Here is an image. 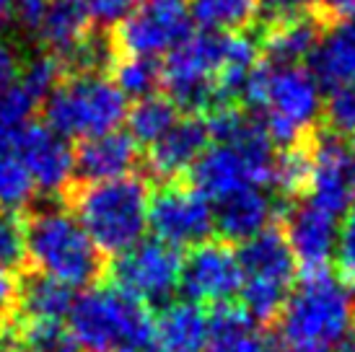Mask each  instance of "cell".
Listing matches in <instances>:
<instances>
[{
	"instance_id": "6da1fadb",
	"label": "cell",
	"mask_w": 355,
	"mask_h": 352,
	"mask_svg": "<svg viewBox=\"0 0 355 352\" xmlns=\"http://www.w3.org/2000/svg\"><path fill=\"white\" fill-rule=\"evenodd\" d=\"M355 332V295L329 270L304 272L277 316L280 352H337Z\"/></svg>"
},
{
	"instance_id": "7a4b0ae2",
	"label": "cell",
	"mask_w": 355,
	"mask_h": 352,
	"mask_svg": "<svg viewBox=\"0 0 355 352\" xmlns=\"http://www.w3.org/2000/svg\"><path fill=\"white\" fill-rule=\"evenodd\" d=\"M241 104L252 109L272 146L293 148L316 132L322 117V86L309 68H270L259 62L249 76Z\"/></svg>"
},
{
	"instance_id": "3957f363",
	"label": "cell",
	"mask_w": 355,
	"mask_h": 352,
	"mask_svg": "<svg viewBox=\"0 0 355 352\" xmlns=\"http://www.w3.org/2000/svg\"><path fill=\"white\" fill-rule=\"evenodd\" d=\"M68 210L101 254L119 256L138 246L148 231L150 189L138 174L99 184H73Z\"/></svg>"
},
{
	"instance_id": "277c9868",
	"label": "cell",
	"mask_w": 355,
	"mask_h": 352,
	"mask_svg": "<svg viewBox=\"0 0 355 352\" xmlns=\"http://www.w3.org/2000/svg\"><path fill=\"white\" fill-rule=\"evenodd\" d=\"M26 262L34 272L47 274L58 283L76 288H94L107 272L104 254L83 231L76 215L62 205L31 207L24 220Z\"/></svg>"
},
{
	"instance_id": "5b68a950",
	"label": "cell",
	"mask_w": 355,
	"mask_h": 352,
	"mask_svg": "<svg viewBox=\"0 0 355 352\" xmlns=\"http://www.w3.org/2000/svg\"><path fill=\"white\" fill-rule=\"evenodd\" d=\"M68 319L70 334L83 352H146L153 347L148 306L112 285H94L76 295Z\"/></svg>"
},
{
	"instance_id": "8992f818",
	"label": "cell",
	"mask_w": 355,
	"mask_h": 352,
	"mask_svg": "<svg viewBox=\"0 0 355 352\" xmlns=\"http://www.w3.org/2000/svg\"><path fill=\"white\" fill-rule=\"evenodd\" d=\"M47 127L58 135L99 137L128 119V98L104 73H70L44 101Z\"/></svg>"
},
{
	"instance_id": "52a82bcc",
	"label": "cell",
	"mask_w": 355,
	"mask_h": 352,
	"mask_svg": "<svg viewBox=\"0 0 355 352\" xmlns=\"http://www.w3.org/2000/svg\"><path fill=\"white\" fill-rule=\"evenodd\" d=\"M241 267V311L254 324L277 322L296 283V256L280 228H267L241 244L236 252Z\"/></svg>"
},
{
	"instance_id": "ba28073f",
	"label": "cell",
	"mask_w": 355,
	"mask_h": 352,
	"mask_svg": "<svg viewBox=\"0 0 355 352\" xmlns=\"http://www.w3.org/2000/svg\"><path fill=\"white\" fill-rule=\"evenodd\" d=\"M226 34L198 31L182 42L161 65V88L177 109L207 114L218 104L216 73L223 55Z\"/></svg>"
},
{
	"instance_id": "9c48e42d",
	"label": "cell",
	"mask_w": 355,
	"mask_h": 352,
	"mask_svg": "<svg viewBox=\"0 0 355 352\" xmlns=\"http://www.w3.org/2000/svg\"><path fill=\"white\" fill-rule=\"evenodd\" d=\"M192 34V16L184 0H143L114 29V49L122 58L171 55Z\"/></svg>"
},
{
	"instance_id": "30bf717a",
	"label": "cell",
	"mask_w": 355,
	"mask_h": 352,
	"mask_svg": "<svg viewBox=\"0 0 355 352\" xmlns=\"http://www.w3.org/2000/svg\"><path fill=\"white\" fill-rule=\"evenodd\" d=\"M182 256L161 241H140L130 252L114 256L109 267L112 288L143 306H166L179 290Z\"/></svg>"
},
{
	"instance_id": "8fae6325",
	"label": "cell",
	"mask_w": 355,
	"mask_h": 352,
	"mask_svg": "<svg viewBox=\"0 0 355 352\" xmlns=\"http://www.w3.org/2000/svg\"><path fill=\"white\" fill-rule=\"evenodd\" d=\"M148 228L171 249H195L216 234V213L189 184H164L150 197Z\"/></svg>"
},
{
	"instance_id": "7c38bea8",
	"label": "cell",
	"mask_w": 355,
	"mask_h": 352,
	"mask_svg": "<svg viewBox=\"0 0 355 352\" xmlns=\"http://www.w3.org/2000/svg\"><path fill=\"white\" fill-rule=\"evenodd\" d=\"M309 150L311 179L306 202L335 218L345 215L355 205V148L324 130L309 137Z\"/></svg>"
},
{
	"instance_id": "4fadbf2b",
	"label": "cell",
	"mask_w": 355,
	"mask_h": 352,
	"mask_svg": "<svg viewBox=\"0 0 355 352\" xmlns=\"http://www.w3.org/2000/svg\"><path fill=\"white\" fill-rule=\"evenodd\" d=\"M179 290L195 306H231L241 293V267L226 241H205L182 259Z\"/></svg>"
},
{
	"instance_id": "5bb4252c",
	"label": "cell",
	"mask_w": 355,
	"mask_h": 352,
	"mask_svg": "<svg viewBox=\"0 0 355 352\" xmlns=\"http://www.w3.org/2000/svg\"><path fill=\"white\" fill-rule=\"evenodd\" d=\"M19 150L34 189L44 195H62L73 186L76 179L73 148L55 130L29 122L26 127L19 130Z\"/></svg>"
},
{
	"instance_id": "9a60e30c",
	"label": "cell",
	"mask_w": 355,
	"mask_h": 352,
	"mask_svg": "<svg viewBox=\"0 0 355 352\" xmlns=\"http://www.w3.org/2000/svg\"><path fill=\"white\" fill-rule=\"evenodd\" d=\"M337 218L309 205V202H293L286 213V236L291 252L296 256V264L304 267V272H322L329 270V262L337 252Z\"/></svg>"
},
{
	"instance_id": "2e32d148",
	"label": "cell",
	"mask_w": 355,
	"mask_h": 352,
	"mask_svg": "<svg viewBox=\"0 0 355 352\" xmlns=\"http://www.w3.org/2000/svg\"><path fill=\"white\" fill-rule=\"evenodd\" d=\"M210 140L213 135L207 130L205 117L192 114V117L177 119L174 127L148 148L150 174L161 179L164 184H174V179L192 171L200 156L213 146Z\"/></svg>"
},
{
	"instance_id": "e0dca14e",
	"label": "cell",
	"mask_w": 355,
	"mask_h": 352,
	"mask_svg": "<svg viewBox=\"0 0 355 352\" xmlns=\"http://www.w3.org/2000/svg\"><path fill=\"white\" fill-rule=\"evenodd\" d=\"M138 158V143L130 137V132L114 130L107 135L80 140V146L73 150L76 179H80V184H99L132 176Z\"/></svg>"
},
{
	"instance_id": "ac0fdd59",
	"label": "cell",
	"mask_w": 355,
	"mask_h": 352,
	"mask_svg": "<svg viewBox=\"0 0 355 352\" xmlns=\"http://www.w3.org/2000/svg\"><path fill=\"white\" fill-rule=\"evenodd\" d=\"M216 231L226 244H244L254 236L265 234L272 228L277 205L275 200L267 195V189H241L236 195L220 200L216 207Z\"/></svg>"
},
{
	"instance_id": "d6986e66",
	"label": "cell",
	"mask_w": 355,
	"mask_h": 352,
	"mask_svg": "<svg viewBox=\"0 0 355 352\" xmlns=\"http://www.w3.org/2000/svg\"><path fill=\"white\" fill-rule=\"evenodd\" d=\"M309 65L319 86L329 91L355 83V19L332 21L324 26Z\"/></svg>"
},
{
	"instance_id": "ffe728a7",
	"label": "cell",
	"mask_w": 355,
	"mask_h": 352,
	"mask_svg": "<svg viewBox=\"0 0 355 352\" xmlns=\"http://www.w3.org/2000/svg\"><path fill=\"white\" fill-rule=\"evenodd\" d=\"M210 340V313L189 301L166 303L153 319V344L158 352H205Z\"/></svg>"
},
{
	"instance_id": "44dd1931",
	"label": "cell",
	"mask_w": 355,
	"mask_h": 352,
	"mask_svg": "<svg viewBox=\"0 0 355 352\" xmlns=\"http://www.w3.org/2000/svg\"><path fill=\"white\" fill-rule=\"evenodd\" d=\"M322 29H324V21L319 16H306V19L262 31V42H259L262 62L270 68H304V62L311 60L319 44Z\"/></svg>"
},
{
	"instance_id": "7402d4cb",
	"label": "cell",
	"mask_w": 355,
	"mask_h": 352,
	"mask_svg": "<svg viewBox=\"0 0 355 352\" xmlns=\"http://www.w3.org/2000/svg\"><path fill=\"white\" fill-rule=\"evenodd\" d=\"M91 31H94V24L78 0H50L37 34L47 52L62 65L86 42Z\"/></svg>"
},
{
	"instance_id": "603a6c76",
	"label": "cell",
	"mask_w": 355,
	"mask_h": 352,
	"mask_svg": "<svg viewBox=\"0 0 355 352\" xmlns=\"http://www.w3.org/2000/svg\"><path fill=\"white\" fill-rule=\"evenodd\" d=\"M76 301V293L68 285L52 280L47 274L26 272L19 280V301H16V322L52 324L60 322L70 313Z\"/></svg>"
},
{
	"instance_id": "cb8c5ba5",
	"label": "cell",
	"mask_w": 355,
	"mask_h": 352,
	"mask_svg": "<svg viewBox=\"0 0 355 352\" xmlns=\"http://www.w3.org/2000/svg\"><path fill=\"white\" fill-rule=\"evenodd\" d=\"M205 352H280L272 337L259 332L236 306H220L210 313V340Z\"/></svg>"
},
{
	"instance_id": "d4e9b609",
	"label": "cell",
	"mask_w": 355,
	"mask_h": 352,
	"mask_svg": "<svg viewBox=\"0 0 355 352\" xmlns=\"http://www.w3.org/2000/svg\"><path fill=\"white\" fill-rule=\"evenodd\" d=\"M31 176L21 161L19 130L0 125V210H21L34 200Z\"/></svg>"
},
{
	"instance_id": "484cf974",
	"label": "cell",
	"mask_w": 355,
	"mask_h": 352,
	"mask_svg": "<svg viewBox=\"0 0 355 352\" xmlns=\"http://www.w3.org/2000/svg\"><path fill=\"white\" fill-rule=\"evenodd\" d=\"M187 8L202 31L239 34L247 31L249 24L257 19L259 0H189Z\"/></svg>"
},
{
	"instance_id": "4316f807",
	"label": "cell",
	"mask_w": 355,
	"mask_h": 352,
	"mask_svg": "<svg viewBox=\"0 0 355 352\" xmlns=\"http://www.w3.org/2000/svg\"><path fill=\"white\" fill-rule=\"evenodd\" d=\"M179 119V109L161 94L135 101V107L128 109V127L130 137L138 146H153L158 137H164L174 127Z\"/></svg>"
},
{
	"instance_id": "83f0119b",
	"label": "cell",
	"mask_w": 355,
	"mask_h": 352,
	"mask_svg": "<svg viewBox=\"0 0 355 352\" xmlns=\"http://www.w3.org/2000/svg\"><path fill=\"white\" fill-rule=\"evenodd\" d=\"M309 179H311V150H309V140L301 146L283 148V153L275 158V171H272V189L277 195L288 197V200H298L306 195L309 189Z\"/></svg>"
},
{
	"instance_id": "f1b7e54d",
	"label": "cell",
	"mask_w": 355,
	"mask_h": 352,
	"mask_svg": "<svg viewBox=\"0 0 355 352\" xmlns=\"http://www.w3.org/2000/svg\"><path fill=\"white\" fill-rule=\"evenodd\" d=\"M114 86L125 94V98H148L161 88V62L150 58H122L117 55L114 65Z\"/></svg>"
},
{
	"instance_id": "f546056e",
	"label": "cell",
	"mask_w": 355,
	"mask_h": 352,
	"mask_svg": "<svg viewBox=\"0 0 355 352\" xmlns=\"http://www.w3.org/2000/svg\"><path fill=\"white\" fill-rule=\"evenodd\" d=\"M16 337L29 352H83L68 326H62L60 322H24V326H21V332H16Z\"/></svg>"
},
{
	"instance_id": "4dcf8cb0",
	"label": "cell",
	"mask_w": 355,
	"mask_h": 352,
	"mask_svg": "<svg viewBox=\"0 0 355 352\" xmlns=\"http://www.w3.org/2000/svg\"><path fill=\"white\" fill-rule=\"evenodd\" d=\"M327 132L343 137L347 143L355 140V83L332 88L322 107Z\"/></svg>"
},
{
	"instance_id": "1f68e13d",
	"label": "cell",
	"mask_w": 355,
	"mask_h": 352,
	"mask_svg": "<svg viewBox=\"0 0 355 352\" xmlns=\"http://www.w3.org/2000/svg\"><path fill=\"white\" fill-rule=\"evenodd\" d=\"M26 264L24 220L10 210H0V272L13 274Z\"/></svg>"
},
{
	"instance_id": "d6a6232c",
	"label": "cell",
	"mask_w": 355,
	"mask_h": 352,
	"mask_svg": "<svg viewBox=\"0 0 355 352\" xmlns=\"http://www.w3.org/2000/svg\"><path fill=\"white\" fill-rule=\"evenodd\" d=\"M316 8V0H259L257 19L262 24V31L291 24V21L306 19Z\"/></svg>"
},
{
	"instance_id": "836d02e7",
	"label": "cell",
	"mask_w": 355,
	"mask_h": 352,
	"mask_svg": "<svg viewBox=\"0 0 355 352\" xmlns=\"http://www.w3.org/2000/svg\"><path fill=\"white\" fill-rule=\"evenodd\" d=\"M335 256L340 280H345L347 285H355V205L347 210L343 223H340Z\"/></svg>"
},
{
	"instance_id": "e575fe53",
	"label": "cell",
	"mask_w": 355,
	"mask_h": 352,
	"mask_svg": "<svg viewBox=\"0 0 355 352\" xmlns=\"http://www.w3.org/2000/svg\"><path fill=\"white\" fill-rule=\"evenodd\" d=\"M91 24L96 26H117L138 8L143 0H78Z\"/></svg>"
},
{
	"instance_id": "d590c367",
	"label": "cell",
	"mask_w": 355,
	"mask_h": 352,
	"mask_svg": "<svg viewBox=\"0 0 355 352\" xmlns=\"http://www.w3.org/2000/svg\"><path fill=\"white\" fill-rule=\"evenodd\" d=\"M16 301H19V280L8 272H0V334L16 324Z\"/></svg>"
},
{
	"instance_id": "8d00e7d4",
	"label": "cell",
	"mask_w": 355,
	"mask_h": 352,
	"mask_svg": "<svg viewBox=\"0 0 355 352\" xmlns=\"http://www.w3.org/2000/svg\"><path fill=\"white\" fill-rule=\"evenodd\" d=\"M50 0H13V19L21 24V29L37 31Z\"/></svg>"
},
{
	"instance_id": "74e56055",
	"label": "cell",
	"mask_w": 355,
	"mask_h": 352,
	"mask_svg": "<svg viewBox=\"0 0 355 352\" xmlns=\"http://www.w3.org/2000/svg\"><path fill=\"white\" fill-rule=\"evenodd\" d=\"M19 73H21L19 52L10 47V44H6V42H0V91H6L13 80L19 78Z\"/></svg>"
},
{
	"instance_id": "f35d334b",
	"label": "cell",
	"mask_w": 355,
	"mask_h": 352,
	"mask_svg": "<svg viewBox=\"0 0 355 352\" xmlns=\"http://www.w3.org/2000/svg\"><path fill=\"white\" fill-rule=\"evenodd\" d=\"M316 16L322 21L355 19V0H316Z\"/></svg>"
},
{
	"instance_id": "ab89813d",
	"label": "cell",
	"mask_w": 355,
	"mask_h": 352,
	"mask_svg": "<svg viewBox=\"0 0 355 352\" xmlns=\"http://www.w3.org/2000/svg\"><path fill=\"white\" fill-rule=\"evenodd\" d=\"M13 326H16V324H13ZM13 326H10L8 332L0 334V352H29L19 342V337H16V332H13Z\"/></svg>"
},
{
	"instance_id": "60d3db41",
	"label": "cell",
	"mask_w": 355,
	"mask_h": 352,
	"mask_svg": "<svg viewBox=\"0 0 355 352\" xmlns=\"http://www.w3.org/2000/svg\"><path fill=\"white\" fill-rule=\"evenodd\" d=\"M13 19V0H0V29Z\"/></svg>"
}]
</instances>
